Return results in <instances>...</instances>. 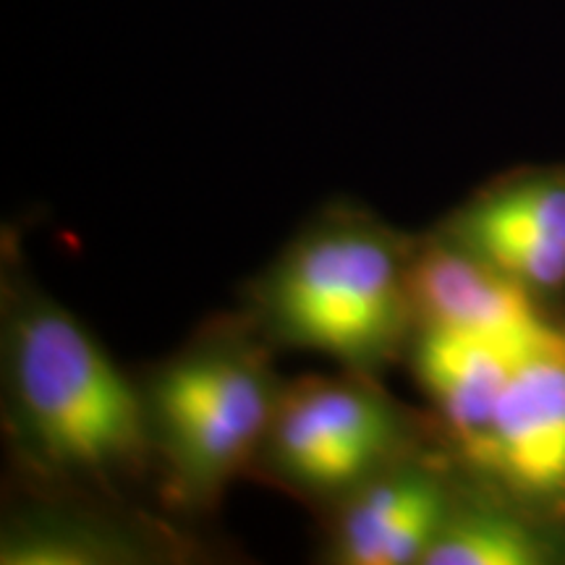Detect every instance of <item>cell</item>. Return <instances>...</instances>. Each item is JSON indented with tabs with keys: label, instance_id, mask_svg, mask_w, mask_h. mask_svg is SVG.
I'll return each mask as SVG.
<instances>
[{
	"label": "cell",
	"instance_id": "6",
	"mask_svg": "<svg viewBox=\"0 0 565 565\" xmlns=\"http://www.w3.org/2000/svg\"><path fill=\"white\" fill-rule=\"evenodd\" d=\"M540 296L508 278L448 233L414 238V328H445L524 349H545L565 333L540 309Z\"/></svg>",
	"mask_w": 565,
	"mask_h": 565
},
{
	"label": "cell",
	"instance_id": "10",
	"mask_svg": "<svg viewBox=\"0 0 565 565\" xmlns=\"http://www.w3.org/2000/svg\"><path fill=\"white\" fill-rule=\"evenodd\" d=\"M550 561H555V545L532 515L487 500H469L456 490L422 565H545Z\"/></svg>",
	"mask_w": 565,
	"mask_h": 565
},
{
	"label": "cell",
	"instance_id": "11",
	"mask_svg": "<svg viewBox=\"0 0 565 565\" xmlns=\"http://www.w3.org/2000/svg\"><path fill=\"white\" fill-rule=\"evenodd\" d=\"M445 233H515L536 242L565 246V175L532 173L498 183L458 210Z\"/></svg>",
	"mask_w": 565,
	"mask_h": 565
},
{
	"label": "cell",
	"instance_id": "5",
	"mask_svg": "<svg viewBox=\"0 0 565 565\" xmlns=\"http://www.w3.org/2000/svg\"><path fill=\"white\" fill-rule=\"evenodd\" d=\"M466 461L521 503H565V338L519 364Z\"/></svg>",
	"mask_w": 565,
	"mask_h": 565
},
{
	"label": "cell",
	"instance_id": "8",
	"mask_svg": "<svg viewBox=\"0 0 565 565\" xmlns=\"http://www.w3.org/2000/svg\"><path fill=\"white\" fill-rule=\"evenodd\" d=\"M11 508L0 526L3 565H152L179 561L173 532L105 508L97 494L42 490Z\"/></svg>",
	"mask_w": 565,
	"mask_h": 565
},
{
	"label": "cell",
	"instance_id": "2",
	"mask_svg": "<svg viewBox=\"0 0 565 565\" xmlns=\"http://www.w3.org/2000/svg\"><path fill=\"white\" fill-rule=\"evenodd\" d=\"M414 238L335 207L286 244L252 286V322L270 343L377 377L414 335Z\"/></svg>",
	"mask_w": 565,
	"mask_h": 565
},
{
	"label": "cell",
	"instance_id": "9",
	"mask_svg": "<svg viewBox=\"0 0 565 565\" xmlns=\"http://www.w3.org/2000/svg\"><path fill=\"white\" fill-rule=\"evenodd\" d=\"M534 351L540 349L458 330L414 328L406 356L466 456L484 437L519 364Z\"/></svg>",
	"mask_w": 565,
	"mask_h": 565
},
{
	"label": "cell",
	"instance_id": "7",
	"mask_svg": "<svg viewBox=\"0 0 565 565\" xmlns=\"http://www.w3.org/2000/svg\"><path fill=\"white\" fill-rule=\"evenodd\" d=\"M454 498L443 466L416 448L333 503L328 561L422 565Z\"/></svg>",
	"mask_w": 565,
	"mask_h": 565
},
{
	"label": "cell",
	"instance_id": "4",
	"mask_svg": "<svg viewBox=\"0 0 565 565\" xmlns=\"http://www.w3.org/2000/svg\"><path fill=\"white\" fill-rule=\"evenodd\" d=\"M372 380L345 372L286 383L254 463L286 490L333 505L414 454L412 416Z\"/></svg>",
	"mask_w": 565,
	"mask_h": 565
},
{
	"label": "cell",
	"instance_id": "3",
	"mask_svg": "<svg viewBox=\"0 0 565 565\" xmlns=\"http://www.w3.org/2000/svg\"><path fill=\"white\" fill-rule=\"evenodd\" d=\"M257 324L217 322L141 380L154 466L168 498L204 511L254 463L286 383Z\"/></svg>",
	"mask_w": 565,
	"mask_h": 565
},
{
	"label": "cell",
	"instance_id": "1",
	"mask_svg": "<svg viewBox=\"0 0 565 565\" xmlns=\"http://www.w3.org/2000/svg\"><path fill=\"white\" fill-rule=\"evenodd\" d=\"M0 372L6 435L45 490L113 498L154 466L139 383L30 280L6 278Z\"/></svg>",
	"mask_w": 565,
	"mask_h": 565
}]
</instances>
